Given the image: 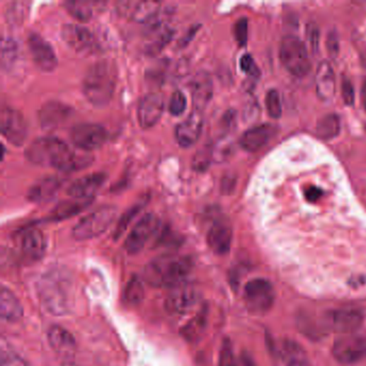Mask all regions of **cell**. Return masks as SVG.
Instances as JSON below:
<instances>
[{
    "label": "cell",
    "mask_w": 366,
    "mask_h": 366,
    "mask_svg": "<svg viewBox=\"0 0 366 366\" xmlns=\"http://www.w3.org/2000/svg\"><path fill=\"white\" fill-rule=\"evenodd\" d=\"M233 149H234V147H233L232 141L227 137H222L213 145L214 161L218 162V164L226 161L232 155Z\"/></svg>",
    "instance_id": "40"
},
{
    "label": "cell",
    "mask_w": 366,
    "mask_h": 366,
    "mask_svg": "<svg viewBox=\"0 0 366 366\" xmlns=\"http://www.w3.org/2000/svg\"><path fill=\"white\" fill-rule=\"evenodd\" d=\"M72 290L69 274L60 268L49 270L38 282L41 303L47 311L56 316L69 313L74 305Z\"/></svg>",
    "instance_id": "2"
},
{
    "label": "cell",
    "mask_w": 366,
    "mask_h": 366,
    "mask_svg": "<svg viewBox=\"0 0 366 366\" xmlns=\"http://www.w3.org/2000/svg\"><path fill=\"white\" fill-rule=\"evenodd\" d=\"M341 89H342V97L345 105L353 107L355 101V93L351 81L349 79L343 78Z\"/></svg>",
    "instance_id": "48"
},
{
    "label": "cell",
    "mask_w": 366,
    "mask_h": 366,
    "mask_svg": "<svg viewBox=\"0 0 366 366\" xmlns=\"http://www.w3.org/2000/svg\"><path fill=\"white\" fill-rule=\"evenodd\" d=\"M62 39L78 53H93L99 47L95 35L82 25L64 24L62 28Z\"/></svg>",
    "instance_id": "15"
},
{
    "label": "cell",
    "mask_w": 366,
    "mask_h": 366,
    "mask_svg": "<svg viewBox=\"0 0 366 366\" xmlns=\"http://www.w3.org/2000/svg\"><path fill=\"white\" fill-rule=\"evenodd\" d=\"M47 341L50 346L60 355H74L76 350V342L69 331L60 326H53L47 332Z\"/></svg>",
    "instance_id": "26"
},
{
    "label": "cell",
    "mask_w": 366,
    "mask_h": 366,
    "mask_svg": "<svg viewBox=\"0 0 366 366\" xmlns=\"http://www.w3.org/2000/svg\"><path fill=\"white\" fill-rule=\"evenodd\" d=\"M21 57V47L18 41L7 38L3 41L1 47V66L3 69L9 70L18 64Z\"/></svg>",
    "instance_id": "37"
},
{
    "label": "cell",
    "mask_w": 366,
    "mask_h": 366,
    "mask_svg": "<svg viewBox=\"0 0 366 366\" xmlns=\"http://www.w3.org/2000/svg\"><path fill=\"white\" fill-rule=\"evenodd\" d=\"M191 95H193V108L197 111L202 112L213 98V81L209 72L201 70L191 79Z\"/></svg>",
    "instance_id": "22"
},
{
    "label": "cell",
    "mask_w": 366,
    "mask_h": 366,
    "mask_svg": "<svg viewBox=\"0 0 366 366\" xmlns=\"http://www.w3.org/2000/svg\"><path fill=\"white\" fill-rule=\"evenodd\" d=\"M232 239V227L224 218L215 220L207 232V245L216 255H227L230 251Z\"/></svg>",
    "instance_id": "21"
},
{
    "label": "cell",
    "mask_w": 366,
    "mask_h": 366,
    "mask_svg": "<svg viewBox=\"0 0 366 366\" xmlns=\"http://www.w3.org/2000/svg\"><path fill=\"white\" fill-rule=\"evenodd\" d=\"M93 202V199H76V198H72L69 200H64V201H62V202L58 203L54 207L53 211L50 213L47 219L50 222H62V220L69 219V218L74 217L78 214L82 213Z\"/></svg>",
    "instance_id": "29"
},
{
    "label": "cell",
    "mask_w": 366,
    "mask_h": 366,
    "mask_svg": "<svg viewBox=\"0 0 366 366\" xmlns=\"http://www.w3.org/2000/svg\"><path fill=\"white\" fill-rule=\"evenodd\" d=\"M29 162L39 166L54 168L62 172H74L91 166L93 158L74 153L69 145L56 137H40L25 151Z\"/></svg>",
    "instance_id": "1"
},
{
    "label": "cell",
    "mask_w": 366,
    "mask_h": 366,
    "mask_svg": "<svg viewBox=\"0 0 366 366\" xmlns=\"http://www.w3.org/2000/svg\"><path fill=\"white\" fill-rule=\"evenodd\" d=\"M159 229L160 219L158 216L153 213L145 214L129 233L124 243V248L131 255L140 253L147 242L157 234Z\"/></svg>",
    "instance_id": "9"
},
{
    "label": "cell",
    "mask_w": 366,
    "mask_h": 366,
    "mask_svg": "<svg viewBox=\"0 0 366 366\" xmlns=\"http://www.w3.org/2000/svg\"><path fill=\"white\" fill-rule=\"evenodd\" d=\"M307 39H309V45L315 53L319 50L320 33L317 25L309 24L307 28Z\"/></svg>",
    "instance_id": "50"
},
{
    "label": "cell",
    "mask_w": 366,
    "mask_h": 366,
    "mask_svg": "<svg viewBox=\"0 0 366 366\" xmlns=\"http://www.w3.org/2000/svg\"><path fill=\"white\" fill-rule=\"evenodd\" d=\"M70 139L81 151H91L100 149L109 139L107 129L101 125L82 122L72 127Z\"/></svg>",
    "instance_id": "10"
},
{
    "label": "cell",
    "mask_w": 366,
    "mask_h": 366,
    "mask_svg": "<svg viewBox=\"0 0 366 366\" xmlns=\"http://www.w3.org/2000/svg\"><path fill=\"white\" fill-rule=\"evenodd\" d=\"M1 365L0 366H29V364L22 357L14 353L12 349L1 347Z\"/></svg>",
    "instance_id": "44"
},
{
    "label": "cell",
    "mask_w": 366,
    "mask_h": 366,
    "mask_svg": "<svg viewBox=\"0 0 366 366\" xmlns=\"http://www.w3.org/2000/svg\"><path fill=\"white\" fill-rule=\"evenodd\" d=\"M161 3L157 1H122L116 5L120 16H127L135 22H151L161 10Z\"/></svg>",
    "instance_id": "18"
},
{
    "label": "cell",
    "mask_w": 366,
    "mask_h": 366,
    "mask_svg": "<svg viewBox=\"0 0 366 366\" xmlns=\"http://www.w3.org/2000/svg\"><path fill=\"white\" fill-rule=\"evenodd\" d=\"M341 132V120L336 114H326L320 118L316 126V135L322 141L336 139Z\"/></svg>",
    "instance_id": "34"
},
{
    "label": "cell",
    "mask_w": 366,
    "mask_h": 366,
    "mask_svg": "<svg viewBox=\"0 0 366 366\" xmlns=\"http://www.w3.org/2000/svg\"><path fill=\"white\" fill-rule=\"evenodd\" d=\"M273 127L270 125H259L253 127L243 133L240 139V145L244 151L255 153L269 142L273 132Z\"/></svg>",
    "instance_id": "28"
},
{
    "label": "cell",
    "mask_w": 366,
    "mask_h": 366,
    "mask_svg": "<svg viewBox=\"0 0 366 366\" xmlns=\"http://www.w3.org/2000/svg\"><path fill=\"white\" fill-rule=\"evenodd\" d=\"M149 195H144V197H141L140 199L137 201L135 205H131L124 214H122V217L118 220V224H116L115 230H114V240H118L120 236L126 232L127 228H128L129 224L132 222V220L141 213L143 209H144L145 205L149 202Z\"/></svg>",
    "instance_id": "35"
},
{
    "label": "cell",
    "mask_w": 366,
    "mask_h": 366,
    "mask_svg": "<svg viewBox=\"0 0 366 366\" xmlns=\"http://www.w3.org/2000/svg\"><path fill=\"white\" fill-rule=\"evenodd\" d=\"M97 5L98 3L93 1H64L62 4L66 11L80 22H88Z\"/></svg>",
    "instance_id": "36"
},
{
    "label": "cell",
    "mask_w": 366,
    "mask_h": 366,
    "mask_svg": "<svg viewBox=\"0 0 366 366\" xmlns=\"http://www.w3.org/2000/svg\"><path fill=\"white\" fill-rule=\"evenodd\" d=\"M280 58L289 74L303 78L311 72V62L307 47L299 37L287 36L280 45Z\"/></svg>",
    "instance_id": "5"
},
{
    "label": "cell",
    "mask_w": 366,
    "mask_h": 366,
    "mask_svg": "<svg viewBox=\"0 0 366 366\" xmlns=\"http://www.w3.org/2000/svg\"><path fill=\"white\" fill-rule=\"evenodd\" d=\"M180 239L178 236H176L171 230L169 229H166V230L162 231L160 233V236H158L157 239V244L158 245H171L176 244V243H180Z\"/></svg>",
    "instance_id": "53"
},
{
    "label": "cell",
    "mask_w": 366,
    "mask_h": 366,
    "mask_svg": "<svg viewBox=\"0 0 366 366\" xmlns=\"http://www.w3.org/2000/svg\"><path fill=\"white\" fill-rule=\"evenodd\" d=\"M212 160H213V145L205 144L195 154L191 166L195 171L202 173L209 169Z\"/></svg>",
    "instance_id": "39"
},
{
    "label": "cell",
    "mask_w": 366,
    "mask_h": 366,
    "mask_svg": "<svg viewBox=\"0 0 366 366\" xmlns=\"http://www.w3.org/2000/svg\"><path fill=\"white\" fill-rule=\"evenodd\" d=\"M193 266V261L188 256H160L145 266L143 278L156 288L172 289L186 282Z\"/></svg>",
    "instance_id": "3"
},
{
    "label": "cell",
    "mask_w": 366,
    "mask_h": 366,
    "mask_svg": "<svg viewBox=\"0 0 366 366\" xmlns=\"http://www.w3.org/2000/svg\"><path fill=\"white\" fill-rule=\"evenodd\" d=\"M280 359L286 366H311V360L302 345L293 340H284L280 344Z\"/></svg>",
    "instance_id": "30"
},
{
    "label": "cell",
    "mask_w": 366,
    "mask_h": 366,
    "mask_svg": "<svg viewBox=\"0 0 366 366\" xmlns=\"http://www.w3.org/2000/svg\"><path fill=\"white\" fill-rule=\"evenodd\" d=\"M326 51L332 59H336L340 54V38L336 30H331L326 37Z\"/></svg>",
    "instance_id": "46"
},
{
    "label": "cell",
    "mask_w": 366,
    "mask_h": 366,
    "mask_svg": "<svg viewBox=\"0 0 366 366\" xmlns=\"http://www.w3.org/2000/svg\"><path fill=\"white\" fill-rule=\"evenodd\" d=\"M219 366H239L238 360H236L234 350H233L232 343L229 338H224L222 341V347L219 351Z\"/></svg>",
    "instance_id": "42"
},
{
    "label": "cell",
    "mask_w": 366,
    "mask_h": 366,
    "mask_svg": "<svg viewBox=\"0 0 366 366\" xmlns=\"http://www.w3.org/2000/svg\"><path fill=\"white\" fill-rule=\"evenodd\" d=\"M29 52L33 62L39 69L45 72H52L58 64L57 56L53 47L40 36L38 33H30L27 38Z\"/></svg>",
    "instance_id": "14"
},
{
    "label": "cell",
    "mask_w": 366,
    "mask_h": 366,
    "mask_svg": "<svg viewBox=\"0 0 366 366\" xmlns=\"http://www.w3.org/2000/svg\"><path fill=\"white\" fill-rule=\"evenodd\" d=\"M118 83V67L109 59L99 60L89 67L83 79L82 91L96 108L109 105Z\"/></svg>",
    "instance_id": "4"
},
{
    "label": "cell",
    "mask_w": 366,
    "mask_h": 366,
    "mask_svg": "<svg viewBox=\"0 0 366 366\" xmlns=\"http://www.w3.org/2000/svg\"><path fill=\"white\" fill-rule=\"evenodd\" d=\"M118 210L113 205H105L84 216L72 229V236L76 241L97 238L111 226Z\"/></svg>",
    "instance_id": "6"
},
{
    "label": "cell",
    "mask_w": 366,
    "mask_h": 366,
    "mask_svg": "<svg viewBox=\"0 0 366 366\" xmlns=\"http://www.w3.org/2000/svg\"><path fill=\"white\" fill-rule=\"evenodd\" d=\"M0 315L7 322H18L24 315L20 299L7 287L0 290Z\"/></svg>",
    "instance_id": "31"
},
{
    "label": "cell",
    "mask_w": 366,
    "mask_h": 366,
    "mask_svg": "<svg viewBox=\"0 0 366 366\" xmlns=\"http://www.w3.org/2000/svg\"><path fill=\"white\" fill-rule=\"evenodd\" d=\"M236 178L234 176H231V174H227L222 178V184H220V189H222V193H224V195H230V193H233L234 188H236Z\"/></svg>",
    "instance_id": "54"
},
{
    "label": "cell",
    "mask_w": 366,
    "mask_h": 366,
    "mask_svg": "<svg viewBox=\"0 0 366 366\" xmlns=\"http://www.w3.org/2000/svg\"><path fill=\"white\" fill-rule=\"evenodd\" d=\"M26 9V4L25 3H16L10 6V8H8L7 10L8 22L14 23V24L22 22L24 20L25 10Z\"/></svg>",
    "instance_id": "47"
},
{
    "label": "cell",
    "mask_w": 366,
    "mask_h": 366,
    "mask_svg": "<svg viewBox=\"0 0 366 366\" xmlns=\"http://www.w3.org/2000/svg\"><path fill=\"white\" fill-rule=\"evenodd\" d=\"M324 320L328 330L336 331L342 334H351L361 328L364 315L360 309L345 307L328 311L324 315Z\"/></svg>",
    "instance_id": "13"
},
{
    "label": "cell",
    "mask_w": 366,
    "mask_h": 366,
    "mask_svg": "<svg viewBox=\"0 0 366 366\" xmlns=\"http://www.w3.org/2000/svg\"><path fill=\"white\" fill-rule=\"evenodd\" d=\"M199 25H195V26L190 27V29L187 30V33H185L184 36H183L182 38L180 39V41H178V47H185L186 45H188L191 39L195 37V33L199 30Z\"/></svg>",
    "instance_id": "56"
},
{
    "label": "cell",
    "mask_w": 366,
    "mask_h": 366,
    "mask_svg": "<svg viewBox=\"0 0 366 366\" xmlns=\"http://www.w3.org/2000/svg\"><path fill=\"white\" fill-rule=\"evenodd\" d=\"M47 246V239L39 229H27L21 236V251L26 261H40L45 257Z\"/></svg>",
    "instance_id": "20"
},
{
    "label": "cell",
    "mask_w": 366,
    "mask_h": 366,
    "mask_svg": "<svg viewBox=\"0 0 366 366\" xmlns=\"http://www.w3.org/2000/svg\"><path fill=\"white\" fill-rule=\"evenodd\" d=\"M62 186V180L57 176H47L35 183L27 193V199L33 203L49 202Z\"/></svg>",
    "instance_id": "25"
},
{
    "label": "cell",
    "mask_w": 366,
    "mask_h": 366,
    "mask_svg": "<svg viewBox=\"0 0 366 366\" xmlns=\"http://www.w3.org/2000/svg\"><path fill=\"white\" fill-rule=\"evenodd\" d=\"M166 68H168V62H160L153 68H149L147 74V80L154 83H162L166 76Z\"/></svg>",
    "instance_id": "49"
},
{
    "label": "cell",
    "mask_w": 366,
    "mask_h": 366,
    "mask_svg": "<svg viewBox=\"0 0 366 366\" xmlns=\"http://www.w3.org/2000/svg\"><path fill=\"white\" fill-rule=\"evenodd\" d=\"M187 108V98L184 93L176 91L170 98L169 112L171 115L180 116L184 113Z\"/></svg>",
    "instance_id": "43"
},
{
    "label": "cell",
    "mask_w": 366,
    "mask_h": 366,
    "mask_svg": "<svg viewBox=\"0 0 366 366\" xmlns=\"http://www.w3.org/2000/svg\"><path fill=\"white\" fill-rule=\"evenodd\" d=\"M244 299L251 313L265 314L273 307L275 291L269 280L255 278L245 285Z\"/></svg>",
    "instance_id": "7"
},
{
    "label": "cell",
    "mask_w": 366,
    "mask_h": 366,
    "mask_svg": "<svg viewBox=\"0 0 366 366\" xmlns=\"http://www.w3.org/2000/svg\"><path fill=\"white\" fill-rule=\"evenodd\" d=\"M164 111V98L159 93H149L140 100L138 105V120L143 129L155 126Z\"/></svg>",
    "instance_id": "17"
},
{
    "label": "cell",
    "mask_w": 366,
    "mask_h": 366,
    "mask_svg": "<svg viewBox=\"0 0 366 366\" xmlns=\"http://www.w3.org/2000/svg\"><path fill=\"white\" fill-rule=\"evenodd\" d=\"M0 129L3 136L14 147H22L28 135L26 120L18 110L11 107H3L0 116Z\"/></svg>",
    "instance_id": "11"
},
{
    "label": "cell",
    "mask_w": 366,
    "mask_h": 366,
    "mask_svg": "<svg viewBox=\"0 0 366 366\" xmlns=\"http://www.w3.org/2000/svg\"><path fill=\"white\" fill-rule=\"evenodd\" d=\"M107 174L91 173L74 181L67 189V195L76 199H93L96 193L105 185Z\"/></svg>",
    "instance_id": "23"
},
{
    "label": "cell",
    "mask_w": 366,
    "mask_h": 366,
    "mask_svg": "<svg viewBox=\"0 0 366 366\" xmlns=\"http://www.w3.org/2000/svg\"><path fill=\"white\" fill-rule=\"evenodd\" d=\"M332 355L343 365H355L366 358V338L358 334H343L334 342Z\"/></svg>",
    "instance_id": "8"
},
{
    "label": "cell",
    "mask_w": 366,
    "mask_h": 366,
    "mask_svg": "<svg viewBox=\"0 0 366 366\" xmlns=\"http://www.w3.org/2000/svg\"><path fill=\"white\" fill-rule=\"evenodd\" d=\"M316 93L322 101H331L336 97V76L328 62H320L316 72Z\"/></svg>",
    "instance_id": "24"
},
{
    "label": "cell",
    "mask_w": 366,
    "mask_h": 366,
    "mask_svg": "<svg viewBox=\"0 0 366 366\" xmlns=\"http://www.w3.org/2000/svg\"><path fill=\"white\" fill-rule=\"evenodd\" d=\"M144 299V286L142 280L137 276H133L124 291L125 302L128 305H139Z\"/></svg>",
    "instance_id": "38"
},
{
    "label": "cell",
    "mask_w": 366,
    "mask_h": 366,
    "mask_svg": "<svg viewBox=\"0 0 366 366\" xmlns=\"http://www.w3.org/2000/svg\"><path fill=\"white\" fill-rule=\"evenodd\" d=\"M199 299L198 289L193 285L185 282L171 289L164 305L170 315H185L195 307Z\"/></svg>",
    "instance_id": "12"
},
{
    "label": "cell",
    "mask_w": 366,
    "mask_h": 366,
    "mask_svg": "<svg viewBox=\"0 0 366 366\" xmlns=\"http://www.w3.org/2000/svg\"><path fill=\"white\" fill-rule=\"evenodd\" d=\"M209 321V309L203 305L197 314L181 328V336L190 344H195L202 340Z\"/></svg>",
    "instance_id": "27"
},
{
    "label": "cell",
    "mask_w": 366,
    "mask_h": 366,
    "mask_svg": "<svg viewBox=\"0 0 366 366\" xmlns=\"http://www.w3.org/2000/svg\"><path fill=\"white\" fill-rule=\"evenodd\" d=\"M361 99L362 103H363L364 109H365L366 111V79L364 80L363 85H362Z\"/></svg>",
    "instance_id": "58"
},
{
    "label": "cell",
    "mask_w": 366,
    "mask_h": 366,
    "mask_svg": "<svg viewBox=\"0 0 366 366\" xmlns=\"http://www.w3.org/2000/svg\"><path fill=\"white\" fill-rule=\"evenodd\" d=\"M62 366H78L76 364L72 363V362H68V363L62 364Z\"/></svg>",
    "instance_id": "59"
},
{
    "label": "cell",
    "mask_w": 366,
    "mask_h": 366,
    "mask_svg": "<svg viewBox=\"0 0 366 366\" xmlns=\"http://www.w3.org/2000/svg\"><path fill=\"white\" fill-rule=\"evenodd\" d=\"M240 67L243 72L251 76H255V74L258 72L255 62L249 54H245L242 56L240 60Z\"/></svg>",
    "instance_id": "51"
},
{
    "label": "cell",
    "mask_w": 366,
    "mask_h": 366,
    "mask_svg": "<svg viewBox=\"0 0 366 366\" xmlns=\"http://www.w3.org/2000/svg\"><path fill=\"white\" fill-rule=\"evenodd\" d=\"M236 125V112L229 110L222 118V128L224 133H229Z\"/></svg>",
    "instance_id": "52"
},
{
    "label": "cell",
    "mask_w": 366,
    "mask_h": 366,
    "mask_svg": "<svg viewBox=\"0 0 366 366\" xmlns=\"http://www.w3.org/2000/svg\"><path fill=\"white\" fill-rule=\"evenodd\" d=\"M297 328L305 336L313 341L324 338V334L328 331L324 316L319 319L307 313L301 314L297 317Z\"/></svg>",
    "instance_id": "33"
},
{
    "label": "cell",
    "mask_w": 366,
    "mask_h": 366,
    "mask_svg": "<svg viewBox=\"0 0 366 366\" xmlns=\"http://www.w3.org/2000/svg\"><path fill=\"white\" fill-rule=\"evenodd\" d=\"M72 107L59 101H49L38 112L39 124L45 130H56L74 116Z\"/></svg>",
    "instance_id": "16"
},
{
    "label": "cell",
    "mask_w": 366,
    "mask_h": 366,
    "mask_svg": "<svg viewBox=\"0 0 366 366\" xmlns=\"http://www.w3.org/2000/svg\"><path fill=\"white\" fill-rule=\"evenodd\" d=\"M265 108L270 118L278 120L282 116V101H280V93L276 89H270L266 93Z\"/></svg>",
    "instance_id": "41"
},
{
    "label": "cell",
    "mask_w": 366,
    "mask_h": 366,
    "mask_svg": "<svg viewBox=\"0 0 366 366\" xmlns=\"http://www.w3.org/2000/svg\"><path fill=\"white\" fill-rule=\"evenodd\" d=\"M239 366H257V364L248 353H243L239 360Z\"/></svg>",
    "instance_id": "57"
},
{
    "label": "cell",
    "mask_w": 366,
    "mask_h": 366,
    "mask_svg": "<svg viewBox=\"0 0 366 366\" xmlns=\"http://www.w3.org/2000/svg\"><path fill=\"white\" fill-rule=\"evenodd\" d=\"M322 195H324L322 189L315 186L309 187L304 191L305 199L311 203L317 202L318 200L322 197Z\"/></svg>",
    "instance_id": "55"
},
{
    "label": "cell",
    "mask_w": 366,
    "mask_h": 366,
    "mask_svg": "<svg viewBox=\"0 0 366 366\" xmlns=\"http://www.w3.org/2000/svg\"><path fill=\"white\" fill-rule=\"evenodd\" d=\"M234 37L239 45L245 47L248 40V21L246 18H241L234 25Z\"/></svg>",
    "instance_id": "45"
},
{
    "label": "cell",
    "mask_w": 366,
    "mask_h": 366,
    "mask_svg": "<svg viewBox=\"0 0 366 366\" xmlns=\"http://www.w3.org/2000/svg\"><path fill=\"white\" fill-rule=\"evenodd\" d=\"M174 29L172 27L166 26L151 33H145L147 38V43L145 45V53L149 56H156L171 42L173 38Z\"/></svg>",
    "instance_id": "32"
},
{
    "label": "cell",
    "mask_w": 366,
    "mask_h": 366,
    "mask_svg": "<svg viewBox=\"0 0 366 366\" xmlns=\"http://www.w3.org/2000/svg\"><path fill=\"white\" fill-rule=\"evenodd\" d=\"M203 128L202 112L193 110L190 115L176 126V140L181 147L188 149L199 140Z\"/></svg>",
    "instance_id": "19"
}]
</instances>
